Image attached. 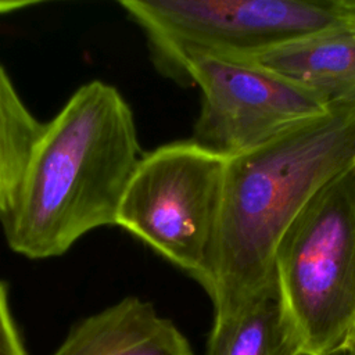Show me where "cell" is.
Returning <instances> with one entry per match:
<instances>
[{
    "label": "cell",
    "instance_id": "cell-1",
    "mask_svg": "<svg viewBox=\"0 0 355 355\" xmlns=\"http://www.w3.org/2000/svg\"><path fill=\"white\" fill-rule=\"evenodd\" d=\"M141 155L121 92L103 80L78 87L44 123L0 220L8 247L29 259L54 258L92 230L115 225Z\"/></svg>",
    "mask_w": 355,
    "mask_h": 355
},
{
    "label": "cell",
    "instance_id": "cell-2",
    "mask_svg": "<svg viewBox=\"0 0 355 355\" xmlns=\"http://www.w3.org/2000/svg\"><path fill=\"white\" fill-rule=\"evenodd\" d=\"M355 164V100L258 148L227 157L202 288L214 316L276 295L275 252L304 207Z\"/></svg>",
    "mask_w": 355,
    "mask_h": 355
},
{
    "label": "cell",
    "instance_id": "cell-3",
    "mask_svg": "<svg viewBox=\"0 0 355 355\" xmlns=\"http://www.w3.org/2000/svg\"><path fill=\"white\" fill-rule=\"evenodd\" d=\"M276 297L298 355H344L355 343V164L326 183L275 252Z\"/></svg>",
    "mask_w": 355,
    "mask_h": 355
},
{
    "label": "cell",
    "instance_id": "cell-4",
    "mask_svg": "<svg viewBox=\"0 0 355 355\" xmlns=\"http://www.w3.org/2000/svg\"><path fill=\"white\" fill-rule=\"evenodd\" d=\"M164 78L191 87L187 64L201 54L251 57L343 25L337 0H123Z\"/></svg>",
    "mask_w": 355,
    "mask_h": 355
},
{
    "label": "cell",
    "instance_id": "cell-5",
    "mask_svg": "<svg viewBox=\"0 0 355 355\" xmlns=\"http://www.w3.org/2000/svg\"><path fill=\"white\" fill-rule=\"evenodd\" d=\"M227 157L191 137L143 153L123 193L115 226L205 283Z\"/></svg>",
    "mask_w": 355,
    "mask_h": 355
},
{
    "label": "cell",
    "instance_id": "cell-6",
    "mask_svg": "<svg viewBox=\"0 0 355 355\" xmlns=\"http://www.w3.org/2000/svg\"><path fill=\"white\" fill-rule=\"evenodd\" d=\"M187 73L201 94L191 139L225 157L258 148L331 108L312 90L247 58L196 55Z\"/></svg>",
    "mask_w": 355,
    "mask_h": 355
},
{
    "label": "cell",
    "instance_id": "cell-7",
    "mask_svg": "<svg viewBox=\"0 0 355 355\" xmlns=\"http://www.w3.org/2000/svg\"><path fill=\"white\" fill-rule=\"evenodd\" d=\"M51 355H193L176 324L139 297L80 319Z\"/></svg>",
    "mask_w": 355,
    "mask_h": 355
},
{
    "label": "cell",
    "instance_id": "cell-8",
    "mask_svg": "<svg viewBox=\"0 0 355 355\" xmlns=\"http://www.w3.org/2000/svg\"><path fill=\"white\" fill-rule=\"evenodd\" d=\"M251 60L320 96L329 105L355 100V29L341 25L258 53Z\"/></svg>",
    "mask_w": 355,
    "mask_h": 355
},
{
    "label": "cell",
    "instance_id": "cell-9",
    "mask_svg": "<svg viewBox=\"0 0 355 355\" xmlns=\"http://www.w3.org/2000/svg\"><path fill=\"white\" fill-rule=\"evenodd\" d=\"M205 355H298L282 320L276 295L214 316Z\"/></svg>",
    "mask_w": 355,
    "mask_h": 355
},
{
    "label": "cell",
    "instance_id": "cell-10",
    "mask_svg": "<svg viewBox=\"0 0 355 355\" xmlns=\"http://www.w3.org/2000/svg\"><path fill=\"white\" fill-rule=\"evenodd\" d=\"M43 126L0 62V220L12 207Z\"/></svg>",
    "mask_w": 355,
    "mask_h": 355
},
{
    "label": "cell",
    "instance_id": "cell-11",
    "mask_svg": "<svg viewBox=\"0 0 355 355\" xmlns=\"http://www.w3.org/2000/svg\"><path fill=\"white\" fill-rule=\"evenodd\" d=\"M0 355H28L10 308L8 284L0 280Z\"/></svg>",
    "mask_w": 355,
    "mask_h": 355
},
{
    "label": "cell",
    "instance_id": "cell-12",
    "mask_svg": "<svg viewBox=\"0 0 355 355\" xmlns=\"http://www.w3.org/2000/svg\"><path fill=\"white\" fill-rule=\"evenodd\" d=\"M343 25L355 29V0H337Z\"/></svg>",
    "mask_w": 355,
    "mask_h": 355
},
{
    "label": "cell",
    "instance_id": "cell-13",
    "mask_svg": "<svg viewBox=\"0 0 355 355\" xmlns=\"http://www.w3.org/2000/svg\"><path fill=\"white\" fill-rule=\"evenodd\" d=\"M33 1H0V15H6L10 12H15L22 8H28L31 6H36Z\"/></svg>",
    "mask_w": 355,
    "mask_h": 355
},
{
    "label": "cell",
    "instance_id": "cell-14",
    "mask_svg": "<svg viewBox=\"0 0 355 355\" xmlns=\"http://www.w3.org/2000/svg\"><path fill=\"white\" fill-rule=\"evenodd\" d=\"M344 355H355V343H354V345L348 349V352H345Z\"/></svg>",
    "mask_w": 355,
    "mask_h": 355
}]
</instances>
